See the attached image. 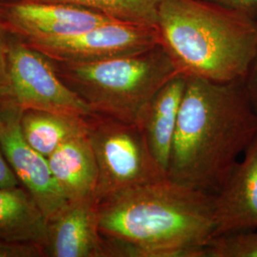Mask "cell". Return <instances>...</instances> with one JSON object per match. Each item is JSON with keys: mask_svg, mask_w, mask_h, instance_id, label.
Listing matches in <instances>:
<instances>
[{"mask_svg": "<svg viewBox=\"0 0 257 257\" xmlns=\"http://www.w3.org/2000/svg\"><path fill=\"white\" fill-rule=\"evenodd\" d=\"M23 41L55 62L73 63L135 55L161 44L156 26L117 20L76 35Z\"/></svg>", "mask_w": 257, "mask_h": 257, "instance_id": "cell-7", "label": "cell"}, {"mask_svg": "<svg viewBox=\"0 0 257 257\" xmlns=\"http://www.w3.org/2000/svg\"><path fill=\"white\" fill-rule=\"evenodd\" d=\"M256 137L257 113L243 80L187 76L167 176L215 194Z\"/></svg>", "mask_w": 257, "mask_h": 257, "instance_id": "cell-2", "label": "cell"}, {"mask_svg": "<svg viewBox=\"0 0 257 257\" xmlns=\"http://www.w3.org/2000/svg\"><path fill=\"white\" fill-rule=\"evenodd\" d=\"M243 84L249 102L257 113V47L247 74L243 79Z\"/></svg>", "mask_w": 257, "mask_h": 257, "instance_id": "cell-20", "label": "cell"}, {"mask_svg": "<svg viewBox=\"0 0 257 257\" xmlns=\"http://www.w3.org/2000/svg\"><path fill=\"white\" fill-rule=\"evenodd\" d=\"M227 8L256 19L257 0H209Z\"/></svg>", "mask_w": 257, "mask_h": 257, "instance_id": "cell-21", "label": "cell"}, {"mask_svg": "<svg viewBox=\"0 0 257 257\" xmlns=\"http://www.w3.org/2000/svg\"><path fill=\"white\" fill-rule=\"evenodd\" d=\"M23 111L11 98L0 100V147L20 184L52 220L69 201L55 182L48 158L24 138L21 130Z\"/></svg>", "mask_w": 257, "mask_h": 257, "instance_id": "cell-8", "label": "cell"}, {"mask_svg": "<svg viewBox=\"0 0 257 257\" xmlns=\"http://www.w3.org/2000/svg\"><path fill=\"white\" fill-rule=\"evenodd\" d=\"M106 257H204L213 194L168 176L98 203Z\"/></svg>", "mask_w": 257, "mask_h": 257, "instance_id": "cell-1", "label": "cell"}, {"mask_svg": "<svg viewBox=\"0 0 257 257\" xmlns=\"http://www.w3.org/2000/svg\"><path fill=\"white\" fill-rule=\"evenodd\" d=\"M11 99L24 110H46L84 117L91 107L62 80L55 62L18 37L10 39Z\"/></svg>", "mask_w": 257, "mask_h": 257, "instance_id": "cell-6", "label": "cell"}, {"mask_svg": "<svg viewBox=\"0 0 257 257\" xmlns=\"http://www.w3.org/2000/svg\"><path fill=\"white\" fill-rule=\"evenodd\" d=\"M204 257H257V229L211 238L204 248Z\"/></svg>", "mask_w": 257, "mask_h": 257, "instance_id": "cell-17", "label": "cell"}, {"mask_svg": "<svg viewBox=\"0 0 257 257\" xmlns=\"http://www.w3.org/2000/svg\"><path fill=\"white\" fill-rule=\"evenodd\" d=\"M156 27L187 76L243 80L256 51L257 19L209 0H159Z\"/></svg>", "mask_w": 257, "mask_h": 257, "instance_id": "cell-3", "label": "cell"}, {"mask_svg": "<svg viewBox=\"0 0 257 257\" xmlns=\"http://www.w3.org/2000/svg\"><path fill=\"white\" fill-rule=\"evenodd\" d=\"M21 130L28 143L48 158L66 141L87 134L88 122L75 114L27 110L21 117Z\"/></svg>", "mask_w": 257, "mask_h": 257, "instance_id": "cell-15", "label": "cell"}, {"mask_svg": "<svg viewBox=\"0 0 257 257\" xmlns=\"http://www.w3.org/2000/svg\"><path fill=\"white\" fill-rule=\"evenodd\" d=\"M48 162L69 202L95 198L98 168L88 133L60 145L48 157Z\"/></svg>", "mask_w": 257, "mask_h": 257, "instance_id": "cell-13", "label": "cell"}, {"mask_svg": "<svg viewBox=\"0 0 257 257\" xmlns=\"http://www.w3.org/2000/svg\"><path fill=\"white\" fill-rule=\"evenodd\" d=\"M187 76L178 74L156 92L141 111L137 125L152 154L165 169L170 160L175 131L186 89Z\"/></svg>", "mask_w": 257, "mask_h": 257, "instance_id": "cell-12", "label": "cell"}, {"mask_svg": "<svg viewBox=\"0 0 257 257\" xmlns=\"http://www.w3.org/2000/svg\"><path fill=\"white\" fill-rule=\"evenodd\" d=\"M114 20L63 3L19 0L0 4V21L22 40L72 36Z\"/></svg>", "mask_w": 257, "mask_h": 257, "instance_id": "cell-9", "label": "cell"}, {"mask_svg": "<svg viewBox=\"0 0 257 257\" xmlns=\"http://www.w3.org/2000/svg\"><path fill=\"white\" fill-rule=\"evenodd\" d=\"M44 255L43 248L31 243L9 242L0 239V257H39Z\"/></svg>", "mask_w": 257, "mask_h": 257, "instance_id": "cell-19", "label": "cell"}, {"mask_svg": "<svg viewBox=\"0 0 257 257\" xmlns=\"http://www.w3.org/2000/svg\"><path fill=\"white\" fill-rule=\"evenodd\" d=\"M55 65L62 80L94 113L135 124L156 92L180 74L162 44L101 61Z\"/></svg>", "mask_w": 257, "mask_h": 257, "instance_id": "cell-4", "label": "cell"}, {"mask_svg": "<svg viewBox=\"0 0 257 257\" xmlns=\"http://www.w3.org/2000/svg\"><path fill=\"white\" fill-rule=\"evenodd\" d=\"M63 3L90 10L123 22L156 26L159 0H31Z\"/></svg>", "mask_w": 257, "mask_h": 257, "instance_id": "cell-16", "label": "cell"}, {"mask_svg": "<svg viewBox=\"0 0 257 257\" xmlns=\"http://www.w3.org/2000/svg\"><path fill=\"white\" fill-rule=\"evenodd\" d=\"M50 220L25 188H0V239L44 247Z\"/></svg>", "mask_w": 257, "mask_h": 257, "instance_id": "cell-14", "label": "cell"}, {"mask_svg": "<svg viewBox=\"0 0 257 257\" xmlns=\"http://www.w3.org/2000/svg\"><path fill=\"white\" fill-rule=\"evenodd\" d=\"M19 185V178L12 170L0 147V188H12Z\"/></svg>", "mask_w": 257, "mask_h": 257, "instance_id": "cell-22", "label": "cell"}, {"mask_svg": "<svg viewBox=\"0 0 257 257\" xmlns=\"http://www.w3.org/2000/svg\"><path fill=\"white\" fill-rule=\"evenodd\" d=\"M44 255L106 257L95 198L72 201L50 220Z\"/></svg>", "mask_w": 257, "mask_h": 257, "instance_id": "cell-11", "label": "cell"}, {"mask_svg": "<svg viewBox=\"0 0 257 257\" xmlns=\"http://www.w3.org/2000/svg\"><path fill=\"white\" fill-rule=\"evenodd\" d=\"M9 32L0 21V100L11 98V83H10Z\"/></svg>", "mask_w": 257, "mask_h": 257, "instance_id": "cell-18", "label": "cell"}, {"mask_svg": "<svg viewBox=\"0 0 257 257\" xmlns=\"http://www.w3.org/2000/svg\"><path fill=\"white\" fill-rule=\"evenodd\" d=\"M213 237L257 229V137L213 194Z\"/></svg>", "mask_w": 257, "mask_h": 257, "instance_id": "cell-10", "label": "cell"}, {"mask_svg": "<svg viewBox=\"0 0 257 257\" xmlns=\"http://www.w3.org/2000/svg\"><path fill=\"white\" fill-rule=\"evenodd\" d=\"M87 122L98 168L97 202L167 177L137 124L98 113L88 116Z\"/></svg>", "mask_w": 257, "mask_h": 257, "instance_id": "cell-5", "label": "cell"}]
</instances>
